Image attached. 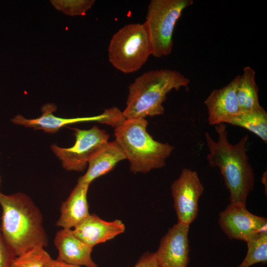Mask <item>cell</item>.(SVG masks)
I'll return each instance as SVG.
<instances>
[{"instance_id":"cell-24","label":"cell","mask_w":267,"mask_h":267,"mask_svg":"<svg viewBox=\"0 0 267 267\" xmlns=\"http://www.w3.org/2000/svg\"><path fill=\"white\" fill-rule=\"evenodd\" d=\"M44 267H81L80 266L73 265L65 262L56 260L51 259Z\"/></svg>"},{"instance_id":"cell-10","label":"cell","mask_w":267,"mask_h":267,"mask_svg":"<svg viewBox=\"0 0 267 267\" xmlns=\"http://www.w3.org/2000/svg\"><path fill=\"white\" fill-rule=\"evenodd\" d=\"M189 229V224L180 222L169 229L155 253L159 267H187Z\"/></svg>"},{"instance_id":"cell-12","label":"cell","mask_w":267,"mask_h":267,"mask_svg":"<svg viewBox=\"0 0 267 267\" xmlns=\"http://www.w3.org/2000/svg\"><path fill=\"white\" fill-rule=\"evenodd\" d=\"M240 76L238 75L222 88L213 90L205 100L210 125L227 124L240 112L236 96Z\"/></svg>"},{"instance_id":"cell-1","label":"cell","mask_w":267,"mask_h":267,"mask_svg":"<svg viewBox=\"0 0 267 267\" xmlns=\"http://www.w3.org/2000/svg\"><path fill=\"white\" fill-rule=\"evenodd\" d=\"M215 130L217 141L209 133H205L209 151L207 161L210 167L219 168L229 192L230 203L246 205L255 182L254 170L246 152L249 136L245 135L233 144L228 140L225 124L216 125Z\"/></svg>"},{"instance_id":"cell-22","label":"cell","mask_w":267,"mask_h":267,"mask_svg":"<svg viewBox=\"0 0 267 267\" xmlns=\"http://www.w3.org/2000/svg\"><path fill=\"white\" fill-rule=\"evenodd\" d=\"M15 257L4 238L0 227V267H10Z\"/></svg>"},{"instance_id":"cell-11","label":"cell","mask_w":267,"mask_h":267,"mask_svg":"<svg viewBox=\"0 0 267 267\" xmlns=\"http://www.w3.org/2000/svg\"><path fill=\"white\" fill-rule=\"evenodd\" d=\"M56 110V107L54 105L46 104L42 107L43 114L38 118L29 119L18 115L13 118L11 121L14 124L54 134L63 127L78 123L98 122L110 125L113 118V112L111 108L105 110L102 114L98 116L75 118L56 117L53 114V112Z\"/></svg>"},{"instance_id":"cell-16","label":"cell","mask_w":267,"mask_h":267,"mask_svg":"<svg viewBox=\"0 0 267 267\" xmlns=\"http://www.w3.org/2000/svg\"><path fill=\"white\" fill-rule=\"evenodd\" d=\"M89 184L78 183L68 198L61 204L58 226L72 229L83 222L90 215L87 200Z\"/></svg>"},{"instance_id":"cell-4","label":"cell","mask_w":267,"mask_h":267,"mask_svg":"<svg viewBox=\"0 0 267 267\" xmlns=\"http://www.w3.org/2000/svg\"><path fill=\"white\" fill-rule=\"evenodd\" d=\"M145 118L126 119L115 128V140L124 152L134 174L163 167L174 147L154 140Z\"/></svg>"},{"instance_id":"cell-19","label":"cell","mask_w":267,"mask_h":267,"mask_svg":"<svg viewBox=\"0 0 267 267\" xmlns=\"http://www.w3.org/2000/svg\"><path fill=\"white\" fill-rule=\"evenodd\" d=\"M248 251L242 262L237 267H250L257 263L267 262V232L255 235L247 242Z\"/></svg>"},{"instance_id":"cell-17","label":"cell","mask_w":267,"mask_h":267,"mask_svg":"<svg viewBox=\"0 0 267 267\" xmlns=\"http://www.w3.org/2000/svg\"><path fill=\"white\" fill-rule=\"evenodd\" d=\"M255 71L249 66L243 69L237 88L236 96L240 112L259 109L258 88L255 80Z\"/></svg>"},{"instance_id":"cell-14","label":"cell","mask_w":267,"mask_h":267,"mask_svg":"<svg viewBox=\"0 0 267 267\" xmlns=\"http://www.w3.org/2000/svg\"><path fill=\"white\" fill-rule=\"evenodd\" d=\"M72 230L77 237L93 248L123 233L125 226L121 220L107 222L92 214Z\"/></svg>"},{"instance_id":"cell-8","label":"cell","mask_w":267,"mask_h":267,"mask_svg":"<svg viewBox=\"0 0 267 267\" xmlns=\"http://www.w3.org/2000/svg\"><path fill=\"white\" fill-rule=\"evenodd\" d=\"M171 190L178 222L190 225L197 216L198 200L204 191L197 173L184 168L172 184Z\"/></svg>"},{"instance_id":"cell-6","label":"cell","mask_w":267,"mask_h":267,"mask_svg":"<svg viewBox=\"0 0 267 267\" xmlns=\"http://www.w3.org/2000/svg\"><path fill=\"white\" fill-rule=\"evenodd\" d=\"M192 0H152L148 6L146 21L152 44V55H169L173 46V35L177 21Z\"/></svg>"},{"instance_id":"cell-3","label":"cell","mask_w":267,"mask_h":267,"mask_svg":"<svg viewBox=\"0 0 267 267\" xmlns=\"http://www.w3.org/2000/svg\"><path fill=\"white\" fill-rule=\"evenodd\" d=\"M189 80L178 71L168 69L151 70L137 77L129 87L126 119L145 118L164 113L163 103L173 89L186 87Z\"/></svg>"},{"instance_id":"cell-5","label":"cell","mask_w":267,"mask_h":267,"mask_svg":"<svg viewBox=\"0 0 267 267\" xmlns=\"http://www.w3.org/2000/svg\"><path fill=\"white\" fill-rule=\"evenodd\" d=\"M108 51L109 61L116 69L126 74L138 71L153 52L146 23L123 26L112 37Z\"/></svg>"},{"instance_id":"cell-9","label":"cell","mask_w":267,"mask_h":267,"mask_svg":"<svg viewBox=\"0 0 267 267\" xmlns=\"http://www.w3.org/2000/svg\"><path fill=\"white\" fill-rule=\"evenodd\" d=\"M219 224L230 239L247 242L259 233L267 232V220L250 213L246 205L229 204L220 213Z\"/></svg>"},{"instance_id":"cell-18","label":"cell","mask_w":267,"mask_h":267,"mask_svg":"<svg viewBox=\"0 0 267 267\" xmlns=\"http://www.w3.org/2000/svg\"><path fill=\"white\" fill-rule=\"evenodd\" d=\"M227 124L243 128L267 142V113L261 108L251 111L239 112Z\"/></svg>"},{"instance_id":"cell-2","label":"cell","mask_w":267,"mask_h":267,"mask_svg":"<svg viewBox=\"0 0 267 267\" xmlns=\"http://www.w3.org/2000/svg\"><path fill=\"white\" fill-rule=\"evenodd\" d=\"M0 229L15 256L34 247L47 245L42 214L27 194L6 195L0 191Z\"/></svg>"},{"instance_id":"cell-23","label":"cell","mask_w":267,"mask_h":267,"mask_svg":"<svg viewBox=\"0 0 267 267\" xmlns=\"http://www.w3.org/2000/svg\"><path fill=\"white\" fill-rule=\"evenodd\" d=\"M134 267H159L155 253H144Z\"/></svg>"},{"instance_id":"cell-13","label":"cell","mask_w":267,"mask_h":267,"mask_svg":"<svg viewBox=\"0 0 267 267\" xmlns=\"http://www.w3.org/2000/svg\"><path fill=\"white\" fill-rule=\"evenodd\" d=\"M54 243L58 252L57 260L80 267H97L91 256L93 248L77 237L72 229L57 232Z\"/></svg>"},{"instance_id":"cell-21","label":"cell","mask_w":267,"mask_h":267,"mask_svg":"<svg viewBox=\"0 0 267 267\" xmlns=\"http://www.w3.org/2000/svg\"><path fill=\"white\" fill-rule=\"evenodd\" d=\"M94 2L92 0H58L53 1V4L66 14L78 15L85 14Z\"/></svg>"},{"instance_id":"cell-25","label":"cell","mask_w":267,"mask_h":267,"mask_svg":"<svg viewBox=\"0 0 267 267\" xmlns=\"http://www.w3.org/2000/svg\"><path fill=\"white\" fill-rule=\"evenodd\" d=\"M0 183H1V178H0Z\"/></svg>"},{"instance_id":"cell-15","label":"cell","mask_w":267,"mask_h":267,"mask_svg":"<svg viewBox=\"0 0 267 267\" xmlns=\"http://www.w3.org/2000/svg\"><path fill=\"white\" fill-rule=\"evenodd\" d=\"M127 159L126 156L115 140L107 141L88 162L89 167L86 174L78 179V183H90L95 178L106 174L121 161Z\"/></svg>"},{"instance_id":"cell-20","label":"cell","mask_w":267,"mask_h":267,"mask_svg":"<svg viewBox=\"0 0 267 267\" xmlns=\"http://www.w3.org/2000/svg\"><path fill=\"white\" fill-rule=\"evenodd\" d=\"M51 259L43 247H35L16 256L10 267H44Z\"/></svg>"},{"instance_id":"cell-7","label":"cell","mask_w":267,"mask_h":267,"mask_svg":"<svg viewBox=\"0 0 267 267\" xmlns=\"http://www.w3.org/2000/svg\"><path fill=\"white\" fill-rule=\"evenodd\" d=\"M72 129L76 138L73 146L63 148L53 144L51 149L65 170L83 172L90 158L108 141L109 134L97 126L89 130Z\"/></svg>"}]
</instances>
